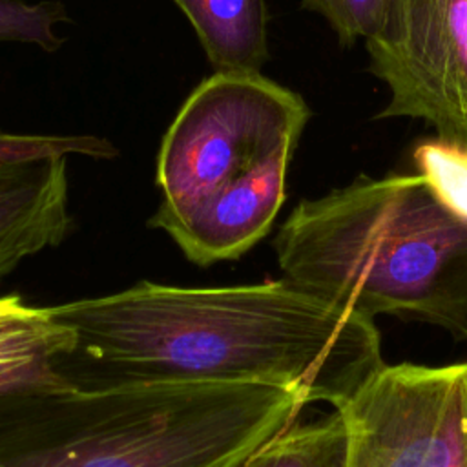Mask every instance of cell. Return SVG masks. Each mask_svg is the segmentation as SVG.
I'll list each match as a JSON object with an SVG mask.
<instances>
[{"label":"cell","mask_w":467,"mask_h":467,"mask_svg":"<svg viewBox=\"0 0 467 467\" xmlns=\"http://www.w3.org/2000/svg\"><path fill=\"white\" fill-rule=\"evenodd\" d=\"M47 308L73 334L58 374L77 387L266 383L339 409L385 367L372 317L286 277L235 286L140 281Z\"/></svg>","instance_id":"obj_1"},{"label":"cell","mask_w":467,"mask_h":467,"mask_svg":"<svg viewBox=\"0 0 467 467\" xmlns=\"http://www.w3.org/2000/svg\"><path fill=\"white\" fill-rule=\"evenodd\" d=\"M266 383H33L0 392V467H235L294 423Z\"/></svg>","instance_id":"obj_2"},{"label":"cell","mask_w":467,"mask_h":467,"mask_svg":"<svg viewBox=\"0 0 467 467\" xmlns=\"http://www.w3.org/2000/svg\"><path fill=\"white\" fill-rule=\"evenodd\" d=\"M274 248L285 277L317 296L467 337V217L421 173L359 177L301 201Z\"/></svg>","instance_id":"obj_3"},{"label":"cell","mask_w":467,"mask_h":467,"mask_svg":"<svg viewBox=\"0 0 467 467\" xmlns=\"http://www.w3.org/2000/svg\"><path fill=\"white\" fill-rule=\"evenodd\" d=\"M308 115L301 95L261 73L206 77L162 135L150 226L195 265L241 257L274 224Z\"/></svg>","instance_id":"obj_4"},{"label":"cell","mask_w":467,"mask_h":467,"mask_svg":"<svg viewBox=\"0 0 467 467\" xmlns=\"http://www.w3.org/2000/svg\"><path fill=\"white\" fill-rule=\"evenodd\" d=\"M337 410L348 467H467V363L385 365Z\"/></svg>","instance_id":"obj_5"},{"label":"cell","mask_w":467,"mask_h":467,"mask_svg":"<svg viewBox=\"0 0 467 467\" xmlns=\"http://www.w3.org/2000/svg\"><path fill=\"white\" fill-rule=\"evenodd\" d=\"M365 42L389 89L379 117L421 119L467 144V0H390Z\"/></svg>","instance_id":"obj_6"},{"label":"cell","mask_w":467,"mask_h":467,"mask_svg":"<svg viewBox=\"0 0 467 467\" xmlns=\"http://www.w3.org/2000/svg\"><path fill=\"white\" fill-rule=\"evenodd\" d=\"M67 157L0 159V277L71 230Z\"/></svg>","instance_id":"obj_7"},{"label":"cell","mask_w":467,"mask_h":467,"mask_svg":"<svg viewBox=\"0 0 467 467\" xmlns=\"http://www.w3.org/2000/svg\"><path fill=\"white\" fill-rule=\"evenodd\" d=\"M73 350V334L49 308L0 296V392L33 383L66 381L60 361Z\"/></svg>","instance_id":"obj_8"},{"label":"cell","mask_w":467,"mask_h":467,"mask_svg":"<svg viewBox=\"0 0 467 467\" xmlns=\"http://www.w3.org/2000/svg\"><path fill=\"white\" fill-rule=\"evenodd\" d=\"M219 73H261L270 58L265 0H173Z\"/></svg>","instance_id":"obj_9"},{"label":"cell","mask_w":467,"mask_h":467,"mask_svg":"<svg viewBox=\"0 0 467 467\" xmlns=\"http://www.w3.org/2000/svg\"><path fill=\"white\" fill-rule=\"evenodd\" d=\"M348 425L341 410L288 425L248 452L235 467H348Z\"/></svg>","instance_id":"obj_10"},{"label":"cell","mask_w":467,"mask_h":467,"mask_svg":"<svg viewBox=\"0 0 467 467\" xmlns=\"http://www.w3.org/2000/svg\"><path fill=\"white\" fill-rule=\"evenodd\" d=\"M414 162L440 199L467 217V144L443 137L425 140L416 148Z\"/></svg>","instance_id":"obj_11"},{"label":"cell","mask_w":467,"mask_h":467,"mask_svg":"<svg viewBox=\"0 0 467 467\" xmlns=\"http://www.w3.org/2000/svg\"><path fill=\"white\" fill-rule=\"evenodd\" d=\"M62 22H69V15L60 0H0V42L35 44L55 53L66 42L55 31Z\"/></svg>","instance_id":"obj_12"},{"label":"cell","mask_w":467,"mask_h":467,"mask_svg":"<svg viewBox=\"0 0 467 467\" xmlns=\"http://www.w3.org/2000/svg\"><path fill=\"white\" fill-rule=\"evenodd\" d=\"M42 155H84L109 161L119 155V150L109 139L99 135H35L0 130V159Z\"/></svg>","instance_id":"obj_13"},{"label":"cell","mask_w":467,"mask_h":467,"mask_svg":"<svg viewBox=\"0 0 467 467\" xmlns=\"http://www.w3.org/2000/svg\"><path fill=\"white\" fill-rule=\"evenodd\" d=\"M390 0H303V7L321 15L341 44L370 38L383 24Z\"/></svg>","instance_id":"obj_14"}]
</instances>
